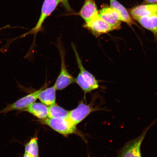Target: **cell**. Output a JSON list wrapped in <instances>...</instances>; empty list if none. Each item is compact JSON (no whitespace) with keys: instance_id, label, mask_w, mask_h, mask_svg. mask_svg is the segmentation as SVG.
<instances>
[{"instance_id":"5b68a950","label":"cell","mask_w":157,"mask_h":157,"mask_svg":"<svg viewBox=\"0 0 157 157\" xmlns=\"http://www.w3.org/2000/svg\"><path fill=\"white\" fill-rule=\"evenodd\" d=\"M105 110L98 107H94L93 105H86L83 103L79 104L75 109L69 111L68 119L76 126L92 113Z\"/></svg>"},{"instance_id":"8992f818","label":"cell","mask_w":157,"mask_h":157,"mask_svg":"<svg viewBox=\"0 0 157 157\" xmlns=\"http://www.w3.org/2000/svg\"><path fill=\"white\" fill-rule=\"evenodd\" d=\"M60 2V0H44L41 9L40 16L36 25L34 28L21 37H23L30 34L36 35L40 31L45 20L52 14Z\"/></svg>"},{"instance_id":"5bb4252c","label":"cell","mask_w":157,"mask_h":157,"mask_svg":"<svg viewBox=\"0 0 157 157\" xmlns=\"http://www.w3.org/2000/svg\"><path fill=\"white\" fill-rule=\"evenodd\" d=\"M24 111L42 120L48 117V107L42 103L34 102L25 109Z\"/></svg>"},{"instance_id":"6da1fadb","label":"cell","mask_w":157,"mask_h":157,"mask_svg":"<svg viewBox=\"0 0 157 157\" xmlns=\"http://www.w3.org/2000/svg\"><path fill=\"white\" fill-rule=\"evenodd\" d=\"M72 47L80 70L79 73L75 79V82L78 84L85 93H89L98 89L99 87L98 80L93 74L84 67L75 46L72 44Z\"/></svg>"},{"instance_id":"277c9868","label":"cell","mask_w":157,"mask_h":157,"mask_svg":"<svg viewBox=\"0 0 157 157\" xmlns=\"http://www.w3.org/2000/svg\"><path fill=\"white\" fill-rule=\"evenodd\" d=\"M45 86L38 90L20 98L12 103L7 105L4 109L0 111V114L7 113L13 111H24V110L35 102L38 99L39 93Z\"/></svg>"},{"instance_id":"ac0fdd59","label":"cell","mask_w":157,"mask_h":157,"mask_svg":"<svg viewBox=\"0 0 157 157\" xmlns=\"http://www.w3.org/2000/svg\"><path fill=\"white\" fill-rule=\"evenodd\" d=\"M60 2L61 3L65 9L69 12H72L73 11L71 8L68 0H60Z\"/></svg>"},{"instance_id":"30bf717a","label":"cell","mask_w":157,"mask_h":157,"mask_svg":"<svg viewBox=\"0 0 157 157\" xmlns=\"http://www.w3.org/2000/svg\"><path fill=\"white\" fill-rule=\"evenodd\" d=\"M98 13L99 11L95 0H84L83 6L78 13V15L85 21V22H87L98 15Z\"/></svg>"},{"instance_id":"d6986e66","label":"cell","mask_w":157,"mask_h":157,"mask_svg":"<svg viewBox=\"0 0 157 157\" xmlns=\"http://www.w3.org/2000/svg\"><path fill=\"white\" fill-rule=\"evenodd\" d=\"M147 3L150 4H154L157 3V0H145Z\"/></svg>"},{"instance_id":"ffe728a7","label":"cell","mask_w":157,"mask_h":157,"mask_svg":"<svg viewBox=\"0 0 157 157\" xmlns=\"http://www.w3.org/2000/svg\"><path fill=\"white\" fill-rule=\"evenodd\" d=\"M23 157H33L30 155H29L28 154H27L26 153H24V155H23Z\"/></svg>"},{"instance_id":"52a82bcc","label":"cell","mask_w":157,"mask_h":157,"mask_svg":"<svg viewBox=\"0 0 157 157\" xmlns=\"http://www.w3.org/2000/svg\"><path fill=\"white\" fill-rule=\"evenodd\" d=\"M83 26L97 37L114 30L113 27L100 17L99 15L95 16L88 22H85Z\"/></svg>"},{"instance_id":"ba28073f","label":"cell","mask_w":157,"mask_h":157,"mask_svg":"<svg viewBox=\"0 0 157 157\" xmlns=\"http://www.w3.org/2000/svg\"><path fill=\"white\" fill-rule=\"evenodd\" d=\"M59 47L60 48L59 50L60 51L61 65L60 74L54 86L56 90H62L74 83L75 78L68 71L66 65L64 52L61 47Z\"/></svg>"},{"instance_id":"8fae6325","label":"cell","mask_w":157,"mask_h":157,"mask_svg":"<svg viewBox=\"0 0 157 157\" xmlns=\"http://www.w3.org/2000/svg\"><path fill=\"white\" fill-rule=\"evenodd\" d=\"M157 13V4L142 5L133 7L130 10L133 18L148 16Z\"/></svg>"},{"instance_id":"4fadbf2b","label":"cell","mask_w":157,"mask_h":157,"mask_svg":"<svg viewBox=\"0 0 157 157\" xmlns=\"http://www.w3.org/2000/svg\"><path fill=\"white\" fill-rule=\"evenodd\" d=\"M44 88L39 93L38 99L41 103L48 107L55 105L56 101V88L54 86Z\"/></svg>"},{"instance_id":"9c48e42d","label":"cell","mask_w":157,"mask_h":157,"mask_svg":"<svg viewBox=\"0 0 157 157\" xmlns=\"http://www.w3.org/2000/svg\"><path fill=\"white\" fill-rule=\"evenodd\" d=\"M98 15L111 25L114 30H118L121 28V17L116 10L111 7H104L99 11Z\"/></svg>"},{"instance_id":"44dd1931","label":"cell","mask_w":157,"mask_h":157,"mask_svg":"<svg viewBox=\"0 0 157 157\" xmlns=\"http://www.w3.org/2000/svg\"><path fill=\"white\" fill-rule=\"evenodd\" d=\"M9 27L10 26H9V25H6V26L4 27H2V28H1L0 29V31L2 30V29H6L7 28H8V27Z\"/></svg>"},{"instance_id":"2e32d148","label":"cell","mask_w":157,"mask_h":157,"mask_svg":"<svg viewBox=\"0 0 157 157\" xmlns=\"http://www.w3.org/2000/svg\"><path fill=\"white\" fill-rule=\"evenodd\" d=\"M69 111L56 105L48 107V117L52 118L67 119Z\"/></svg>"},{"instance_id":"e0dca14e","label":"cell","mask_w":157,"mask_h":157,"mask_svg":"<svg viewBox=\"0 0 157 157\" xmlns=\"http://www.w3.org/2000/svg\"><path fill=\"white\" fill-rule=\"evenodd\" d=\"M25 153L33 157H39L38 138L33 137L25 145Z\"/></svg>"},{"instance_id":"3957f363","label":"cell","mask_w":157,"mask_h":157,"mask_svg":"<svg viewBox=\"0 0 157 157\" xmlns=\"http://www.w3.org/2000/svg\"><path fill=\"white\" fill-rule=\"evenodd\" d=\"M41 122L65 136L76 132V126L71 122L68 118H52L48 117L42 120Z\"/></svg>"},{"instance_id":"7a4b0ae2","label":"cell","mask_w":157,"mask_h":157,"mask_svg":"<svg viewBox=\"0 0 157 157\" xmlns=\"http://www.w3.org/2000/svg\"><path fill=\"white\" fill-rule=\"evenodd\" d=\"M157 121L156 120L147 127L140 136L125 143L122 148L117 151V157H142L141 145L147 132Z\"/></svg>"},{"instance_id":"7c38bea8","label":"cell","mask_w":157,"mask_h":157,"mask_svg":"<svg viewBox=\"0 0 157 157\" xmlns=\"http://www.w3.org/2000/svg\"><path fill=\"white\" fill-rule=\"evenodd\" d=\"M142 26L151 32L157 42V13L148 16L139 17L135 19Z\"/></svg>"},{"instance_id":"9a60e30c","label":"cell","mask_w":157,"mask_h":157,"mask_svg":"<svg viewBox=\"0 0 157 157\" xmlns=\"http://www.w3.org/2000/svg\"><path fill=\"white\" fill-rule=\"evenodd\" d=\"M109 1L111 7L116 10L120 15L121 21L126 23L129 26H131L134 24V22L128 11L117 0H109Z\"/></svg>"}]
</instances>
